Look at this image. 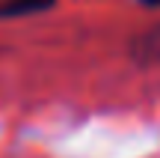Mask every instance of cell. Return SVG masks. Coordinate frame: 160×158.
<instances>
[{"mask_svg":"<svg viewBox=\"0 0 160 158\" xmlns=\"http://www.w3.org/2000/svg\"><path fill=\"white\" fill-rule=\"evenodd\" d=\"M145 6H160V0H142Z\"/></svg>","mask_w":160,"mask_h":158,"instance_id":"3","label":"cell"},{"mask_svg":"<svg viewBox=\"0 0 160 158\" xmlns=\"http://www.w3.org/2000/svg\"><path fill=\"white\" fill-rule=\"evenodd\" d=\"M137 57L142 60V63H160V27L151 30V33H145L142 39L137 42Z\"/></svg>","mask_w":160,"mask_h":158,"instance_id":"2","label":"cell"},{"mask_svg":"<svg viewBox=\"0 0 160 158\" xmlns=\"http://www.w3.org/2000/svg\"><path fill=\"white\" fill-rule=\"evenodd\" d=\"M53 0H3L0 3V15L12 18V15H30V12H42L48 9Z\"/></svg>","mask_w":160,"mask_h":158,"instance_id":"1","label":"cell"}]
</instances>
